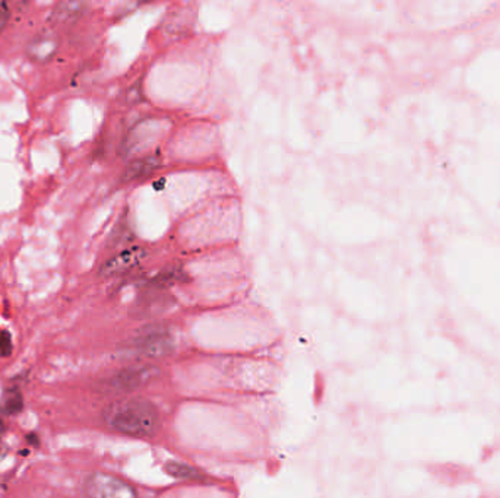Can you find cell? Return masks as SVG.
Segmentation results:
<instances>
[{"mask_svg":"<svg viewBox=\"0 0 500 498\" xmlns=\"http://www.w3.org/2000/svg\"><path fill=\"white\" fill-rule=\"evenodd\" d=\"M137 347L139 351L149 357H161L170 352L173 340L169 330L161 328L145 329L137 339Z\"/></svg>","mask_w":500,"mask_h":498,"instance_id":"cell-4","label":"cell"},{"mask_svg":"<svg viewBox=\"0 0 500 498\" xmlns=\"http://www.w3.org/2000/svg\"><path fill=\"white\" fill-rule=\"evenodd\" d=\"M166 470L171 477L180 478V480H198L201 478V474L198 470H195L193 467L183 465V463H177V462H169L166 465Z\"/></svg>","mask_w":500,"mask_h":498,"instance_id":"cell-10","label":"cell"},{"mask_svg":"<svg viewBox=\"0 0 500 498\" xmlns=\"http://www.w3.org/2000/svg\"><path fill=\"white\" fill-rule=\"evenodd\" d=\"M130 237H132V232H130L127 224L126 222H120L119 227L112 234V244H113L112 247H116L120 243L129 242Z\"/></svg>","mask_w":500,"mask_h":498,"instance_id":"cell-11","label":"cell"},{"mask_svg":"<svg viewBox=\"0 0 500 498\" xmlns=\"http://www.w3.org/2000/svg\"><path fill=\"white\" fill-rule=\"evenodd\" d=\"M0 405H2V411L9 415L19 413L23 408V398L21 395V391L16 389L8 390L2 399V404Z\"/></svg>","mask_w":500,"mask_h":498,"instance_id":"cell-9","label":"cell"},{"mask_svg":"<svg viewBox=\"0 0 500 498\" xmlns=\"http://www.w3.org/2000/svg\"><path fill=\"white\" fill-rule=\"evenodd\" d=\"M154 367H139V369L127 370L116 379V386L119 389H135L144 384L154 374Z\"/></svg>","mask_w":500,"mask_h":498,"instance_id":"cell-6","label":"cell"},{"mask_svg":"<svg viewBox=\"0 0 500 498\" xmlns=\"http://www.w3.org/2000/svg\"><path fill=\"white\" fill-rule=\"evenodd\" d=\"M12 354V337L11 333L4 330L0 333V355L9 357Z\"/></svg>","mask_w":500,"mask_h":498,"instance_id":"cell-12","label":"cell"},{"mask_svg":"<svg viewBox=\"0 0 500 498\" xmlns=\"http://www.w3.org/2000/svg\"><path fill=\"white\" fill-rule=\"evenodd\" d=\"M4 431V423H2V419H0V433Z\"/></svg>","mask_w":500,"mask_h":498,"instance_id":"cell-14","label":"cell"},{"mask_svg":"<svg viewBox=\"0 0 500 498\" xmlns=\"http://www.w3.org/2000/svg\"><path fill=\"white\" fill-rule=\"evenodd\" d=\"M109 426L132 437L152 435L160 426V413L145 399H127L112 405L105 412Z\"/></svg>","mask_w":500,"mask_h":498,"instance_id":"cell-1","label":"cell"},{"mask_svg":"<svg viewBox=\"0 0 500 498\" xmlns=\"http://www.w3.org/2000/svg\"><path fill=\"white\" fill-rule=\"evenodd\" d=\"M144 257H145V250L141 247L124 249L105 261L100 269V275L102 278H113V276L124 275L129 271L137 268Z\"/></svg>","mask_w":500,"mask_h":498,"instance_id":"cell-3","label":"cell"},{"mask_svg":"<svg viewBox=\"0 0 500 498\" xmlns=\"http://www.w3.org/2000/svg\"><path fill=\"white\" fill-rule=\"evenodd\" d=\"M58 48V41L55 37H40L30 45L31 58L36 60H44L55 53Z\"/></svg>","mask_w":500,"mask_h":498,"instance_id":"cell-8","label":"cell"},{"mask_svg":"<svg viewBox=\"0 0 500 498\" xmlns=\"http://www.w3.org/2000/svg\"><path fill=\"white\" fill-rule=\"evenodd\" d=\"M84 489L88 498H138L134 487L104 472L91 474L85 481Z\"/></svg>","mask_w":500,"mask_h":498,"instance_id":"cell-2","label":"cell"},{"mask_svg":"<svg viewBox=\"0 0 500 498\" xmlns=\"http://www.w3.org/2000/svg\"><path fill=\"white\" fill-rule=\"evenodd\" d=\"M11 8L6 2L0 4V34L5 31V28L8 27V22L11 19Z\"/></svg>","mask_w":500,"mask_h":498,"instance_id":"cell-13","label":"cell"},{"mask_svg":"<svg viewBox=\"0 0 500 498\" xmlns=\"http://www.w3.org/2000/svg\"><path fill=\"white\" fill-rule=\"evenodd\" d=\"M186 279V275H184V271L180 266H169L166 269H163L161 272H158L149 282L148 286L152 288H160V290H166L167 286L181 282Z\"/></svg>","mask_w":500,"mask_h":498,"instance_id":"cell-7","label":"cell"},{"mask_svg":"<svg viewBox=\"0 0 500 498\" xmlns=\"http://www.w3.org/2000/svg\"><path fill=\"white\" fill-rule=\"evenodd\" d=\"M160 167H161L160 153L144 155L141 158H137L126 166L124 171L122 173V181L132 183V181L144 180L151 174H154Z\"/></svg>","mask_w":500,"mask_h":498,"instance_id":"cell-5","label":"cell"}]
</instances>
